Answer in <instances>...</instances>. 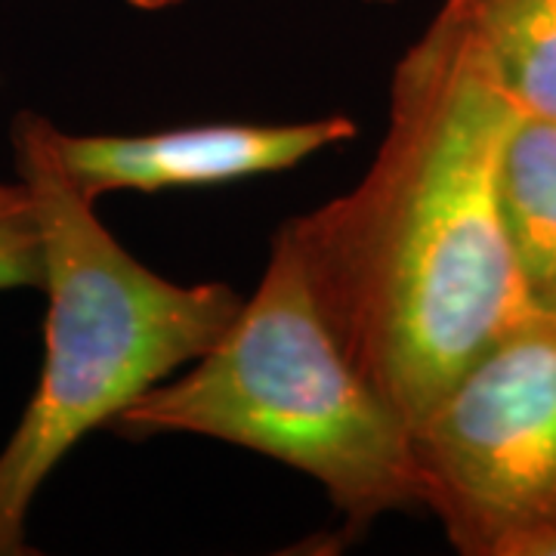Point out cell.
Returning <instances> with one entry per match:
<instances>
[{
	"label": "cell",
	"mask_w": 556,
	"mask_h": 556,
	"mask_svg": "<svg viewBox=\"0 0 556 556\" xmlns=\"http://www.w3.org/2000/svg\"><path fill=\"white\" fill-rule=\"evenodd\" d=\"M356 137V121L325 115L288 124H201L159 134H62L53 142L90 201L109 192L199 189L285 174Z\"/></svg>",
	"instance_id": "obj_5"
},
{
	"label": "cell",
	"mask_w": 556,
	"mask_h": 556,
	"mask_svg": "<svg viewBox=\"0 0 556 556\" xmlns=\"http://www.w3.org/2000/svg\"><path fill=\"white\" fill-rule=\"evenodd\" d=\"M497 204L526 300L556 321V121L519 112L497 164Z\"/></svg>",
	"instance_id": "obj_6"
},
{
	"label": "cell",
	"mask_w": 556,
	"mask_h": 556,
	"mask_svg": "<svg viewBox=\"0 0 556 556\" xmlns=\"http://www.w3.org/2000/svg\"><path fill=\"white\" fill-rule=\"evenodd\" d=\"M368 3H393V0H368Z\"/></svg>",
	"instance_id": "obj_11"
},
{
	"label": "cell",
	"mask_w": 556,
	"mask_h": 556,
	"mask_svg": "<svg viewBox=\"0 0 556 556\" xmlns=\"http://www.w3.org/2000/svg\"><path fill=\"white\" fill-rule=\"evenodd\" d=\"M43 288V236L25 182L0 179V291Z\"/></svg>",
	"instance_id": "obj_8"
},
{
	"label": "cell",
	"mask_w": 556,
	"mask_h": 556,
	"mask_svg": "<svg viewBox=\"0 0 556 556\" xmlns=\"http://www.w3.org/2000/svg\"><path fill=\"white\" fill-rule=\"evenodd\" d=\"M538 556H556V538H551V541L538 551Z\"/></svg>",
	"instance_id": "obj_10"
},
{
	"label": "cell",
	"mask_w": 556,
	"mask_h": 556,
	"mask_svg": "<svg viewBox=\"0 0 556 556\" xmlns=\"http://www.w3.org/2000/svg\"><path fill=\"white\" fill-rule=\"evenodd\" d=\"M519 109L457 0L402 53L356 189L281 223L343 353L412 430L497 338L535 318L497 164Z\"/></svg>",
	"instance_id": "obj_1"
},
{
	"label": "cell",
	"mask_w": 556,
	"mask_h": 556,
	"mask_svg": "<svg viewBox=\"0 0 556 556\" xmlns=\"http://www.w3.org/2000/svg\"><path fill=\"white\" fill-rule=\"evenodd\" d=\"M433 510L467 556H538L556 538V321L497 338L412 430Z\"/></svg>",
	"instance_id": "obj_4"
},
{
	"label": "cell",
	"mask_w": 556,
	"mask_h": 556,
	"mask_svg": "<svg viewBox=\"0 0 556 556\" xmlns=\"http://www.w3.org/2000/svg\"><path fill=\"white\" fill-rule=\"evenodd\" d=\"M130 7L137 10H146V13H159V10H170V7H179L186 0H127Z\"/></svg>",
	"instance_id": "obj_9"
},
{
	"label": "cell",
	"mask_w": 556,
	"mask_h": 556,
	"mask_svg": "<svg viewBox=\"0 0 556 556\" xmlns=\"http://www.w3.org/2000/svg\"><path fill=\"white\" fill-rule=\"evenodd\" d=\"M109 430L207 437L273 457L316 479L353 532L424 507L412 427L343 353L281 226L257 291L223 338Z\"/></svg>",
	"instance_id": "obj_3"
},
{
	"label": "cell",
	"mask_w": 556,
	"mask_h": 556,
	"mask_svg": "<svg viewBox=\"0 0 556 556\" xmlns=\"http://www.w3.org/2000/svg\"><path fill=\"white\" fill-rule=\"evenodd\" d=\"M522 115L556 121V0H457Z\"/></svg>",
	"instance_id": "obj_7"
},
{
	"label": "cell",
	"mask_w": 556,
	"mask_h": 556,
	"mask_svg": "<svg viewBox=\"0 0 556 556\" xmlns=\"http://www.w3.org/2000/svg\"><path fill=\"white\" fill-rule=\"evenodd\" d=\"M53 134L38 112H20L10 127L43 236L47 353L0 452V556L31 554L28 510L80 439L204 356L244 303L223 281L179 285L139 263L68 177Z\"/></svg>",
	"instance_id": "obj_2"
}]
</instances>
